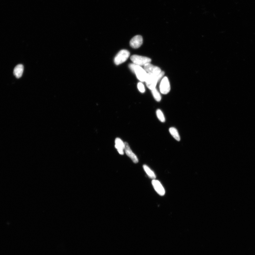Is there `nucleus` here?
I'll list each match as a JSON object with an SVG mask.
<instances>
[{
  "mask_svg": "<svg viewBox=\"0 0 255 255\" xmlns=\"http://www.w3.org/2000/svg\"><path fill=\"white\" fill-rule=\"evenodd\" d=\"M164 74L163 71H162L158 75L147 73L145 82L147 88L151 90L155 88L158 82L162 78Z\"/></svg>",
  "mask_w": 255,
  "mask_h": 255,
  "instance_id": "1",
  "label": "nucleus"
},
{
  "mask_svg": "<svg viewBox=\"0 0 255 255\" xmlns=\"http://www.w3.org/2000/svg\"><path fill=\"white\" fill-rule=\"evenodd\" d=\"M130 53L128 50H122L120 51L115 56L114 62L116 65H119L125 62L130 56Z\"/></svg>",
  "mask_w": 255,
  "mask_h": 255,
  "instance_id": "2",
  "label": "nucleus"
},
{
  "mask_svg": "<svg viewBox=\"0 0 255 255\" xmlns=\"http://www.w3.org/2000/svg\"><path fill=\"white\" fill-rule=\"evenodd\" d=\"M130 59L133 63L138 66H144L146 64L150 63L151 60L145 56H143L137 55L132 56Z\"/></svg>",
  "mask_w": 255,
  "mask_h": 255,
  "instance_id": "3",
  "label": "nucleus"
},
{
  "mask_svg": "<svg viewBox=\"0 0 255 255\" xmlns=\"http://www.w3.org/2000/svg\"><path fill=\"white\" fill-rule=\"evenodd\" d=\"M160 89L161 93L163 94H167L171 90L170 82L167 76L162 79L160 84Z\"/></svg>",
  "mask_w": 255,
  "mask_h": 255,
  "instance_id": "4",
  "label": "nucleus"
},
{
  "mask_svg": "<svg viewBox=\"0 0 255 255\" xmlns=\"http://www.w3.org/2000/svg\"><path fill=\"white\" fill-rule=\"evenodd\" d=\"M134 73L135 74L139 80L142 82H145L147 73L144 69L140 66L136 65L134 67Z\"/></svg>",
  "mask_w": 255,
  "mask_h": 255,
  "instance_id": "5",
  "label": "nucleus"
},
{
  "mask_svg": "<svg viewBox=\"0 0 255 255\" xmlns=\"http://www.w3.org/2000/svg\"><path fill=\"white\" fill-rule=\"evenodd\" d=\"M144 69L147 73H151L153 74L158 75L162 72L160 68L150 63H148L144 66Z\"/></svg>",
  "mask_w": 255,
  "mask_h": 255,
  "instance_id": "6",
  "label": "nucleus"
},
{
  "mask_svg": "<svg viewBox=\"0 0 255 255\" xmlns=\"http://www.w3.org/2000/svg\"><path fill=\"white\" fill-rule=\"evenodd\" d=\"M143 37L140 35H137L131 39L130 42V46L134 49L139 48L143 44Z\"/></svg>",
  "mask_w": 255,
  "mask_h": 255,
  "instance_id": "7",
  "label": "nucleus"
},
{
  "mask_svg": "<svg viewBox=\"0 0 255 255\" xmlns=\"http://www.w3.org/2000/svg\"><path fill=\"white\" fill-rule=\"evenodd\" d=\"M124 151L126 154L133 161V162L135 163H137L138 162L139 160L138 158L130 149L128 143L127 142H125Z\"/></svg>",
  "mask_w": 255,
  "mask_h": 255,
  "instance_id": "8",
  "label": "nucleus"
},
{
  "mask_svg": "<svg viewBox=\"0 0 255 255\" xmlns=\"http://www.w3.org/2000/svg\"><path fill=\"white\" fill-rule=\"evenodd\" d=\"M152 184L155 191L159 195L163 196L165 194V190L159 181L154 179L152 181Z\"/></svg>",
  "mask_w": 255,
  "mask_h": 255,
  "instance_id": "9",
  "label": "nucleus"
},
{
  "mask_svg": "<svg viewBox=\"0 0 255 255\" xmlns=\"http://www.w3.org/2000/svg\"><path fill=\"white\" fill-rule=\"evenodd\" d=\"M115 143V148L117 149L119 154L121 155H123L124 154V143L121 139L117 138L116 139Z\"/></svg>",
  "mask_w": 255,
  "mask_h": 255,
  "instance_id": "10",
  "label": "nucleus"
},
{
  "mask_svg": "<svg viewBox=\"0 0 255 255\" xmlns=\"http://www.w3.org/2000/svg\"><path fill=\"white\" fill-rule=\"evenodd\" d=\"M24 71V66L22 64H19L14 68V74L16 77L19 78L21 77Z\"/></svg>",
  "mask_w": 255,
  "mask_h": 255,
  "instance_id": "11",
  "label": "nucleus"
},
{
  "mask_svg": "<svg viewBox=\"0 0 255 255\" xmlns=\"http://www.w3.org/2000/svg\"><path fill=\"white\" fill-rule=\"evenodd\" d=\"M169 132L170 134L177 141H180V137L178 131L177 129H176L174 127L170 128L169 129Z\"/></svg>",
  "mask_w": 255,
  "mask_h": 255,
  "instance_id": "12",
  "label": "nucleus"
},
{
  "mask_svg": "<svg viewBox=\"0 0 255 255\" xmlns=\"http://www.w3.org/2000/svg\"><path fill=\"white\" fill-rule=\"evenodd\" d=\"M143 167L144 171L146 172L148 177L150 178H152V179H155L156 176L154 172L148 166L146 165H144Z\"/></svg>",
  "mask_w": 255,
  "mask_h": 255,
  "instance_id": "13",
  "label": "nucleus"
},
{
  "mask_svg": "<svg viewBox=\"0 0 255 255\" xmlns=\"http://www.w3.org/2000/svg\"><path fill=\"white\" fill-rule=\"evenodd\" d=\"M151 92L155 100L157 102H160L161 100V96L157 89L155 88L152 89L151 90Z\"/></svg>",
  "mask_w": 255,
  "mask_h": 255,
  "instance_id": "14",
  "label": "nucleus"
},
{
  "mask_svg": "<svg viewBox=\"0 0 255 255\" xmlns=\"http://www.w3.org/2000/svg\"><path fill=\"white\" fill-rule=\"evenodd\" d=\"M156 115L158 120L162 122H165V117H164L163 112L161 110L158 109L156 110Z\"/></svg>",
  "mask_w": 255,
  "mask_h": 255,
  "instance_id": "15",
  "label": "nucleus"
},
{
  "mask_svg": "<svg viewBox=\"0 0 255 255\" xmlns=\"http://www.w3.org/2000/svg\"><path fill=\"white\" fill-rule=\"evenodd\" d=\"M138 88L139 91L141 93H144L145 92V88H144V84L139 82L138 84Z\"/></svg>",
  "mask_w": 255,
  "mask_h": 255,
  "instance_id": "16",
  "label": "nucleus"
},
{
  "mask_svg": "<svg viewBox=\"0 0 255 255\" xmlns=\"http://www.w3.org/2000/svg\"><path fill=\"white\" fill-rule=\"evenodd\" d=\"M135 65H136L134 63L130 64L129 65V67L130 68V69L132 71L133 73H134V69Z\"/></svg>",
  "mask_w": 255,
  "mask_h": 255,
  "instance_id": "17",
  "label": "nucleus"
}]
</instances>
